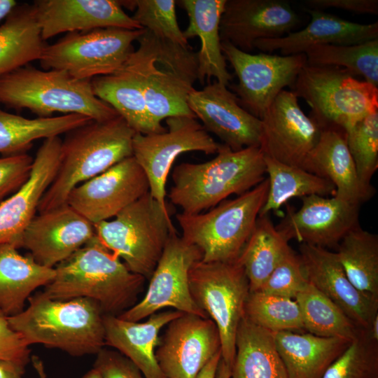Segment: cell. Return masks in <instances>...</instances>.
I'll list each match as a JSON object with an SVG mask.
<instances>
[{
    "label": "cell",
    "instance_id": "6da1fadb",
    "mask_svg": "<svg viewBox=\"0 0 378 378\" xmlns=\"http://www.w3.org/2000/svg\"><path fill=\"white\" fill-rule=\"evenodd\" d=\"M54 269L53 279L42 291L47 297L89 298L106 315L118 316L132 307L146 279L131 272L96 234Z\"/></svg>",
    "mask_w": 378,
    "mask_h": 378
},
{
    "label": "cell",
    "instance_id": "7a4b0ae2",
    "mask_svg": "<svg viewBox=\"0 0 378 378\" xmlns=\"http://www.w3.org/2000/svg\"><path fill=\"white\" fill-rule=\"evenodd\" d=\"M28 301L8 321L29 346L43 344L77 357L97 354L105 346L104 314L94 300H53L38 292Z\"/></svg>",
    "mask_w": 378,
    "mask_h": 378
},
{
    "label": "cell",
    "instance_id": "3957f363",
    "mask_svg": "<svg viewBox=\"0 0 378 378\" xmlns=\"http://www.w3.org/2000/svg\"><path fill=\"white\" fill-rule=\"evenodd\" d=\"M264 154L259 147L233 150L220 144L216 155L201 162H182L172 172L168 198L188 214L205 211L264 181Z\"/></svg>",
    "mask_w": 378,
    "mask_h": 378
},
{
    "label": "cell",
    "instance_id": "277c9868",
    "mask_svg": "<svg viewBox=\"0 0 378 378\" xmlns=\"http://www.w3.org/2000/svg\"><path fill=\"white\" fill-rule=\"evenodd\" d=\"M66 134L57 174L39 202L38 213L66 204L75 187L132 156L136 132L119 115L91 120Z\"/></svg>",
    "mask_w": 378,
    "mask_h": 378
},
{
    "label": "cell",
    "instance_id": "5b68a950",
    "mask_svg": "<svg viewBox=\"0 0 378 378\" xmlns=\"http://www.w3.org/2000/svg\"><path fill=\"white\" fill-rule=\"evenodd\" d=\"M131 57L139 71L148 119L154 133L166 127L163 120L195 117L188 98L197 80V55L192 48L160 38L145 29ZM196 118V117H195Z\"/></svg>",
    "mask_w": 378,
    "mask_h": 378
},
{
    "label": "cell",
    "instance_id": "8992f818",
    "mask_svg": "<svg viewBox=\"0 0 378 378\" xmlns=\"http://www.w3.org/2000/svg\"><path fill=\"white\" fill-rule=\"evenodd\" d=\"M29 109L39 118L55 113L79 114L103 121L118 114L93 92L91 80L62 70H41L29 64L0 77V105Z\"/></svg>",
    "mask_w": 378,
    "mask_h": 378
},
{
    "label": "cell",
    "instance_id": "52a82bcc",
    "mask_svg": "<svg viewBox=\"0 0 378 378\" xmlns=\"http://www.w3.org/2000/svg\"><path fill=\"white\" fill-rule=\"evenodd\" d=\"M267 178L250 190L201 213H179L181 237L197 246L202 261L236 260L249 239L268 192Z\"/></svg>",
    "mask_w": 378,
    "mask_h": 378
},
{
    "label": "cell",
    "instance_id": "ba28073f",
    "mask_svg": "<svg viewBox=\"0 0 378 378\" xmlns=\"http://www.w3.org/2000/svg\"><path fill=\"white\" fill-rule=\"evenodd\" d=\"M94 227L100 241L145 279L150 278L169 237L176 232L169 209L150 192Z\"/></svg>",
    "mask_w": 378,
    "mask_h": 378
},
{
    "label": "cell",
    "instance_id": "9c48e42d",
    "mask_svg": "<svg viewBox=\"0 0 378 378\" xmlns=\"http://www.w3.org/2000/svg\"><path fill=\"white\" fill-rule=\"evenodd\" d=\"M296 97L312 109L323 128L345 132L368 115L378 111V87L340 67L306 64L292 86Z\"/></svg>",
    "mask_w": 378,
    "mask_h": 378
},
{
    "label": "cell",
    "instance_id": "30bf717a",
    "mask_svg": "<svg viewBox=\"0 0 378 378\" xmlns=\"http://www.w3.org/2000/svg\"><path fill=\"white\" fill-rule=\"evenodd\" d=\"M188 284L195 303L215 323L220 339L221 358L231 369L236 353V334L250 293L244 270L237 260H199L190 270Z\"/></svg>",
    "mask_w": 378,
    "mask_h": 378
},
{
    "label": "cell",
    "instance_id": "8fae6325",
    "mask_svg": "<svg viewBox=\"0 0 378 378\" xmlns=\"http://www.w3.org/2000/svg\"><path fill=\"white\" fill-rule=\"evenodd\" d=\"M144 30L108 27L67 33L46 46L39 62L44 70L65 71L80 80L113 74L125 65Z\"/></svg>",
    "mask_w": 378,
    "mask_h": 378
},
{
    "label": "cell",
    "instance_id": "7c38bea8",
    "mask_svg": "<svg viewBox=\"0 0 378 378\" xmlns=\"http://www.w3.org/2000/svg\"><path fill=\"white\" fill-rule=\"evenodd\" d=\"M165 122L164 132L135 134L132 156L148 178L151 196L168 208L166 183L175 160L190 151L215 154L220 144L211 137L195 117H170L165 119Z\"/></svg>",
    "mask_w": 378,
    "mask_h": 378
},
{
    "label": "cell",
    "instance_id": "4fadbf2b",
    "mask_svg": "<svg viewBox=\"0 0 378 378\" xmlns=\"http://www.w3.org/2000/svg\"><path fill=\"white\" fill-rule=\"evenodd\" d=\"M202 258V252L197 246L176 232L172 233L150 278L144 296L117 316L138 322L164 308L172 307L182 313L209 318L195 303L189 290L190 270Z\"/></svg>",
    "mask_w": 378,
    "mask_h": 378
},
{
    "label": "cell",
    "instance_id": "5bb4252c",
    "mask_svg": "<svg viewBox=\"0 0 378 378\" xmlns=\"http://www.w3.org/2000/svg\"><path fill=\"white\" fill-rule=\"evenodd\" d=\"M221 48L238 78L232 89L240 105L259 119L285 87L292 88L307 63L304 54H252L225 41Z\"/></svg>",
    "mask_w": 378,
    "mask_h": 378
},
{
    "label": "cell",
    "instance_id": "9a60e30c",
    "mask_svg": "<svg viewBox=\"0 0 378 378\" xmlns=\"http://www.w3.org/2000/svg\"><path fill=\"white\" fill-rule=\"evenodd\" d=\"M264 155L307 171V160L322 127L300 108L293 91L283 90L260 119Z\"/></svg>",
    "mask_w": 378,
    "mask_h": 378
},
{
    "label": "cell",
    "instance_id": "2e32d148",
    "mask_svg": "<svg viewBox=\"0 0 378 378\" xmlns=\"http://www.w3.org/2000/svg\"><path fill=\"white\" fill-rule=\"evenodd\" d=\"M149 189L144 172L131 156L75 187L66 204L94 225L115 217Z\"/></svg>",
    "mask_w": 378,
    "mask_h": 378
},
{
    "label": "cell",
    "instance_id": "e0dca14e",
    "mask_svg": "<svg viewBox=\"0 0 378 378\" xmlns=\"http://www.w3.org/2000/svg\"><path fill=\"white\" fill-rule=\"evenodd\" d=\"M220 346L218 328L211 318L183 313L159 337L155 358L167 378H196Z\"/></svg>",
    "mask_w": 378,
    "mask_h": 378
},
{
    "label": "cell",
    "instance_id": "ac0fdd59",
    "mask_svg": "<svg viewBox=\"0 0 378 378\" xmlns=\"http://www.w3.org/2000/svg\"><path fill=\"white\" fill-rule=\"evenodd\" d=\"M301 200L300 208L295 211L288 206L284 217L275 226L288 241L295 239L325 248L333 247L360 225V205L334 196L313 195Z\"/></svg>",
    "mask_w": 378,
    "mask_h": 378
},
{
    "label": "cell",
    "instance_id": "d6986e66",
    "mask_svg": "<svg viewBox=\"0 0 378 378\" xmlns=\"http://www.w3.org/2000/svg\"><path fill=\"white\" fill-rule=\"evenodd\" d=\"M227 87L215 80L201 90L194 88L188 98L189 108L207 132L232 150L260 147L261 120L244 108Z\"/></svg>",
    "mask_w": 378,
    "mask_h": 378
},
{
    "label": "cell",
    "instance_id": "ffe728a7",
    "mask_svg": "<svg viewBox=\"0 0 378 378\" xmlns=\"http://www.w3.org/2000/svg\"><path fill=\"white\" fill-rule=\"evenodd\" d=\"M95 235L94 225L68 204L38 213L23 232L20 248L39 265L54 268Z\"/></svg>",
    "mask_w": 378,
    "mask_h": 378
},
{
    "label": "cell",
    "instance_id": "44dd1931",
    "mask_svg": "<svg viewBox=\"0 0 378 378\" xmlns=\"http://www.w3.org/2000/svg\"><path fill=\"white\" fill-rule=\"evenodd\" d=\"M300 18L284 0H226L220 21L221 41L250 52L256 41L293 31Z\"/></svg>",
    "mask_w": 378,
    "mask_h": 378
},
{
    "label": "cell",
    "instance_id": "7402d4cb",
    "mask_svg": "<svg viewBox=\"0 0 378 378\" xmlns=\"http://www.w3.org/2000/svg\"><path fill=\"white\" fill-rule=\"evenodd\" d=\"M299 258L308 281L337 304L359 328L368 330L378 315V300L360 292L351 283L336 253L301 244Z\"/></svg>",
    "mask_w": 378,
    "mask_h": 378
},
{
    "label": "cell",
    "instance_id": "603a6c76",
    "mask_svg": "<svg viewBox=\"0 0 378 378\" xmlns=\"http://www.w3.org/2000/svg\"><path fill=\"white\" fill-rule=\"evenodd\" d=\"M33 5L46 40L59 34L117 27L142 28L116 0H36Z\"/></svg>",
    "mask_w": 378,
    "mask_h": 378
},
{
    "label": "cell",
    "instance_id": "cb8c5ba5",
    "mask_svg": "<svg viewBox=\"0 0 378 378\" xmlns=\"http://www.w3.org/2000/svg\"><path fill=\"white\" fill-rule=\"evenodd\" d=\"M61 144L59 136L46 139L34 159L28 180L0 203V244L9 243L20 248L22 234L57 174Z\"/></svg>",
    "mask_w": 378,
    "mask_h": 378
},
{
    "label": "cell",
    "instance_id": "d4e9b609",
    "mask_svg": "<svg viewBox=\"0 0 378 378\" xmlns=\"http://www.w3.org/2000/svg\"><path fill=\"white\" fill-rule=\"evenodd\" d=\"M304 8L311 16L304 28L281 37L258 40L254 48L264 52L279 50L283 55H290L304 54L318 45H354L378 38V22L356 23L323 10Z\"/></svg>",
    "mask_w": 378,
    "mask_h": 378
},
{
    "label": "cell",
    "instance_id": "484cf974",
    "mask_svg": "<svg viewBox=\"0 0 378 378\" xmlns=\"http://www.w3.org/2000/svg\"><path fill=\"white\" fill-rule=\"evenodd\" d=\"M182 314L177 310L158 312L143 323L104 314L105 345L115 349L129 358L144 378H167L155 358L159 333L171 321Z\"/></svg>",
    "mask_w": 378,
    "mask_h": 378
},
{
    "label": "cell",
    "instance_id": "4316f807",
    "mask_svg": "<svg viewBox=\"0 0 378 378\" xmlns=\"http://www.w3.org/2000/svg\"><path fill=\"white\" fill-rule=\"evenodd\" d=\"M226 0H181L177 1L186 10L188 24L184 36L198 37L200 48L197 55V80L204 84L214 78L227 86L232 74L227 69L221 48L220 21Z\"/></svg>",
    "mask_w": 378,
    "mask_h": 378
},
{
    "label": "cell",
    "instance_id": "83f0119b",
    "mask_svg": "<svg viewBox=\"0 0 378 378\" xmlns=\"http://www.w3.org/2000/svg\"><path fill=\"white\" fill-rule=\"evenodd\" d=\"M307 171L330 181L337 198L358 205L371 198L360 186L345 132L342 130L322 129L318 143L309 153Z\"/></svg>",
    "mask_w": 378,
    "mask_h": 378
},
{
    "label": "cell",
    "instance_id": "f1b7e54d",
    "mask_svg": "<svg viewBox=\"0 0 378 378\" xmlns=\"http://www.w3.org/2000/svg\"><path fill=\"white\" fill-rule=\"evenodd\" d=\"M274 338L288 378H321L352 342L293 331L274 332Z\"/></svg>",
    "mask_w": 378,
    "mask_h": 378
},
{
    "label": "cell",
    "instance_id": "f546056e",
    "mask_svg": "<svg viewBox=\"0 0 378 378\" xmlns=\"http://www.w3.org/2000/svg\"><path fill=\"white\" fill-rule=\"evenodd\" d=\"M13 244H0V311L8 317L21 313L34 290L45 286L55 269L37 263L31 254L22 255Z\"/></svg>",
    "mask_w": 378,
    "mask_h": 378
},
{
    "label": "cell",
    "instance_id": "4dcf8cb0",
    "mask_svg": "<svg viewBox=\"0 0 378 378\" xmlns=\"http://www.w3.org/2000/svg\"><path fill=\"white\" fill-rule=\"evenodd\" d=\"M94 94L111 106L136 132L154 133L148 119L139 69L131 55L115 74L91 80Z\"/></svg>",
    "mask_w": 378,
    "mask_h": 378
},
{
    "label": "cell",
    "instance_id": "1f68e13d",
    "mask_svg": "<svg viewBox=\"0 0 378 378\" xmlns=\"http://www.w3.org/2000/svg\"><path fill=\"white\" fill-rule=\"evenodd\" d=\"M230 378H288L276 347L274 332L245 316L237 328Z\"/></svg>",
    "mask_w": 378,
    "mask_h": 378
},
{
    "label": "cell",
    "instance_id": "d6a6232c",
    "mask_svg": "<svg viewBox=\"0 0 378 378\" xmlns=\"http://www.w3.org/2000/svg\"><path fill=\"white\" fill-rule=\"evenodd\" d=\"M46 45L33 4H18L0 25V77L39 60Z\"/></svg>",
    "mask_w": 378,
    "mask_h": 378
},
{
    "label": "cell",
    "instance_id": "836d02e7",
    "mask_svg": "<svg viewBox=\"0 0 378 378\" xmlns=\"http://www.w3.org/2000/svg\"><path fill=\"white\" fill-rule=\"evenodd\" d=\"M91 120L74 113L27 118L0 107V153L3 156L27 153L34 141L59 136Z\"/></svg>",
    "mask_w": 378,
    "mask_h": 378
},
{
    "label": "cell",
    "instance_id": "e575fe53",
    "mask_svg": "<svg viewBox=\"0 0 378 378\" xmlns=\"http://www.w3.org/2000/svg\"><path fill=\"white\" fill-rule=\"evenodd\" d=\"M291 249L268 215L259 216L237 259L244 270L250 292L260 289L280 260Z\"/></svg>",
    "mask_w": 378,
    "mask_h": 378
},
{
    "label": "cell",
    "instance_id": "d590c367",
    "mask_svg": "<svg viewBox=\"0 0 378 378\" xmlns=\"http://www.w3.org/2000/svg\"><path fill=\"white\" fill-rule=\"evenodd\" d=\"M264 157L269 186L267 196L259 216L268 215L270 212L278 210L293 197L302 198L313 195L334 196L335 187L328 179Z\"/></svg>",
    "mask_w": 378,
    "mask_h": 378
},
{
    "label": "cell",
    "instance_id": "8d00e7d4",
    "mask_svg": "<svg viewBox=\"0 0 378 378\" xmlns=\"http://www.w3.org/2000/svg\"><path fill=\"white\" fill-rule=\"evenodd\" d=\"M337 257L351 283L378 300V236L359 225L337 245Z\"/></svg>",
    "mask_w": 378,
    "mask_h": 378
},
{
    "label": "cell",
    "instance_id": "74e56055",
    "mask_svg": "<svg viewBox=\"0 0 378 378\" xmlns=\"http://www.w3.org/2000/svg\"><path fill=\"white\" fill-rule=\"evenodd\" d=\"M295 300L300 309L304 328L309 333L354 341L364 330L309 281Z\"/></svg>",
    "mask_w": 378,
    "mask_h": 378
},
{
    "label": "cell",
    "instance_id": "f35d334b",
    "mask_svg": "<svg viewBox=\"0 0 378 378\" xmlns=\"http://www.w3.org/2000/svg\"><path fill=\"white\" fill-rule=\"evenodd\" d=\"M307 64L342 68L378 87V38L354 45H318L307 50Z\"/></svg>",
    "mask_w": 378,
    "mask_h": 378
},
{
    "label": "cell",
    "instance_id": "ab89813d",
    "mask_svg": "<svg viewBox=\"0 0 378 378\" xmlns=\"http://www.w3.org/2000/svg\"><path fill=\"white\" fill-rule=\"evenodd\" d=\"M244 316L255 325L272 332L304 329L300 309L294 299L260 291L249 293Z\"/></svg>",
    "mask_w": 378,
    "mask_h": 378
},
{
    "label": "cell",
    "instance_id": "60d3db41",
    "mask_svg": "<svg viewBox=\"0 0 378 378\" xmlns=\"http://www.w3.org/2000/svg\"><path fill=\"white\" fill-rule=\"evenodd\" d=\"M345 137L360 186L372 197L374 188L370 182L378 168V111L358 122Z\"/></svg>",
    "mask_w": 378,
    "mask_h": 378
},
{
    "label": "cell",
    "instance_id": "b9f144b4",
    "mask_svg": "<svg viewBox=\"0 0 378 378\" xmlns=\"http://www.w3.org/2000/svg\"><path fill=\"white\" fill-rule=\"evenodd\" d=\"M120 3L122 8L134 10L132 18L157 37L182 46H190L178 23L176 1L127 0Z\"/></svg>",
    "mask_w": 378,
    "mask_h": 378
},
{
    "label": "cell",
    "instance_id": "7bdbcfd3",
    "mask_svg": "<svg viewBox=\"0 0 378 378\" xmlns=\"http://www.w3.org/2000/svg\"><path fill=\"white\" fill-rule=\"evenodd\" d=\"M378 347L363 330L327 368L321 378H377Z\"/></svg>",
    "mask_w": 378,
    "mask_h": 378
},
{
    "label": "cell",
    "instance_id": "ee69618b",
    "mask_svg": "<svg viewBox=\"0 0 378 378\" xmlns=\"http://www.w3.org/2000/svg\"><path fill=\"white\" fill-rule=\"evenodd\" d=\"M307 284L299 255L291 249L280 260L258 291L295 300Z\"/></svg>",
    "mask_w": 378,
    "mask_h": 378
},
{
    "label": "cell",
    "instance_id": "f6af8a7d",
    "mask_svg": "<svg viewBox=\"0 0 378 378\" xmlns=\"http://www.w3.org/2000/svg\"><path fill=\"white\" fill-rule=\"evenodd\" d=\"M34 159L27 153L0 158V203L28 180Z\"/></svg>",
    "mask_w": 378,
    "mask_h": 378
},
{
    "label": "cell",
    "instance_id": "bcb514c9",
    "mask_svg": "<svg viewBox=\"0 0 378 378\" xmlns=\"http://www.w3.org/2000/svg\"><path fill=\"white\" fill-rule=\"evenodd\" d=\"M96 355L93 368L103 378H144L139 369L116 350L103 348Z\"/></svg>",
    "mask_w": 378,
    "mask_h": 378
},
{
    "label": "cell",
    "instance_id": "7dc6e473",
    "mask_svg": "<svg viewBox=\"0 0 378 378\" xmlns=\"http://www.w3.org/2000/svg\"><path fill=\"white\" fill-rule=\"evenodd\" d=\"M29 346L10 326L8 317L0 311V359L27 365L31 360Z\"/></svg>",
    "mask_w": 378,
    "mask_h": 378
},
{
    "label": "cell",
    "instance_id": "c3c4849f",
    "mask_svg": "<svg viewBox=\"0 0 378 378\" xmlns=\"http://www.w3.org/2000/svg\"><path fill=\"white\" fill-rule=\"evenodd\" d=\"M305 8L315 10L337 8L359 14L378 13L377 0H305Z\"/></svg>",
    "mask_w": 378,
    "mask_h": 378
},
{
    "label": "cell",
    "instance_id": "681fc988",
    "mask_svg": "<svg viewBox=\"0 0 378 378\" xmlns=\"http://www.w3.org/2000/svg\"><path fill=\"white\" fill-rule=\"evenodd\" d=\"M25 367L18 362L0 359V378H23Z\"/></svg>",
    "mask_w": 378,
    "mask_h": 378
},
{
    "label": "cell",
    "instance_id": "f907efd6",
    "mask_svg": "<svg viewBox=\"0 0 378 378\" xmlns=\"http://www.w3.org/2000/svg\"><path fill=\"white\" fill-rule=\"evenodd\" d=\"M220 358L221 351H218L211 358V360L201 370L196 378H215Z\"/></svg>",
    "mask_w": 378,
    "mask_h": 378
},
{
    "label": "cell",
    "instance_id": "816d5d0a",
    "mask_svg": "<svg viewBox=\"0 0 378 378\" xmlns=\"http://www.w3.org/2000/svg\"><path fill=\"white\" fill-rule=\"evenodd\" d=\"M18 4L15 0H0V21L5 20Z\"/></svg>",
    "mask_w": 378,
    "mask_h": 378
},
{
    "label": "cell",
    "instance_id": "f5cc1de1",
    "mask_svg": "<svg viewBox=\"0 0 378 378\" xmlns=\"http://www.w3.org/2000/svg\"><path fill=\"white\" fill-rule=\"evenodd\" d=\"M215 378H230V368L222 358L219 361Z\"/></svg>",
    "mask_w": 378,
    "mask_h": 378
},
{
    "label": "cell",
    "instance_id": "db71d44e",
    "mask_svg": "<svg viewBox=\"0 0 378 378\" xmlns=\"http://www.w3.org/2000/svg\"><path fill=\"white\" fill-rule=\"evenodd\" d=\"M33 365L38 374L39 378H47L46 372L44 370L43 365L41 360L36 356H32L31 358Z\"/></svg>",
    "mask_w": 378,
    "mask_h": 378
},
{
    "label": "cell",
    "instance_id": "11a10c76",
    "mask_svg": "<svg viewBox=\"0 0 378 378\" xmlns=\"http://www.w3.org/2000/svg\"><path fill=\"white\" fill-rule=\"evenodd\" d=\"M81 378H103L100 372L92 368L88 372H87Z\"/></svg>",
    "mask_w": 378,
    "mask_h": 378
},
{
    "label": "cell",
    "instance_id": "9f6ffc18",
    "mask_svg": "<svg viewBox=\"0 0 378 378\" xmlns=\"http://www.w3.org/2000/svg\"><path fill=\"white\" fill-rule=\"evenodd\" d=\"M378 378V377H377Z\"/></svg>",
    "mask_w": 378,
    "mask_h": 378
}]
</instances>
